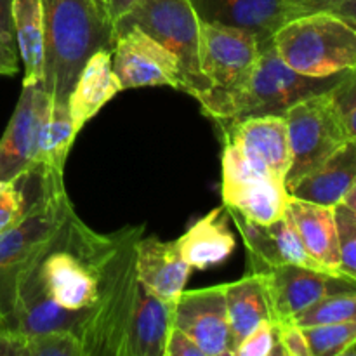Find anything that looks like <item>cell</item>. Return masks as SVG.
I'll use <instances>...</instances> for the list:
<instances>
[{
  "instance_id": "obj_1",
  "label": "cell",
  "mask_w": 356,
  "mask_h": 356,
  "mask_svg": "<svg viewBox=\"0 0 356 356\" xmlns=\"http://www.w3.org/2000/svg\"><path fill=\"white\" fill-rule=\"evenodd\" d=\"M143 232L145 225L97 233L73 211L21 284L37 287L61 308L86 313L79 330L83 356H125L139 284L136 243Z\"/></svg>"
},
{
  "instance_id": "obj_2",
  "label": "cell",
  "mask_w": 356,
  "mask_h": 356,
  "mask_svg": "<svg viewBox=\"0 0 356 356\" xmlns=\"http://www.w3.org/2000/svg\"><path fill=\"white\" fill-rule=\"evenodd\" d=\"M45 30L44 86L52 103H68L94 52L113 49V23L92 0H40Z\"/></svg>"
},
{
  "instance_id": "obj_3",
  "label": "cell",
  "mask_w": 356,
  "mask_h": 356,
  "mask_svg": "<svg viewBox=\"0 0 356 356\" xmlns=\"http://www.w3.org/2000/svg\"><path fill=\"white\" fill-rule=\"evenodd\" d=\"M73 211L63 174L44 169L42 195L19 225L0 235V329L10 330L24 277Z\"/></svg>"
},
{
  "instance_id": "obj_4",
  "label": "cell",
  "mask_w": 356,
  "mask_h": 356,
  "mask_svg": "<svg viewBox=\"0 0 356 356\" xmlns=\"http://www.w3.org/2000/svg\"><path fill=\"white\" fill-rule=\"evenodd\" d=\"M285 65L308 76H334L356 66V30L332 13L291 19L271 37Z\"/></svg>"
},
{
  "instance_id": "obj_5",
  "label": "cell",
  "mask_w": 356,
  "mask_h": 356,
  "mask_svg": "<svg viewBox=\"0 0 356 356\" xmlns=\"http://www.w3.org/2000/svg\"><path fill=\"white\" fill-rule=\"evenodd\" d=\"M131 26L148 33L176 56L184 76V92L197 101L209 92L200 70V19L190 0H136L113 21V38Z\"/></svg>"
},
{
  "instance_id": "obj_6",
  "label": "cell",
  "mask_w": 356,
  "mask_h": 356,
  "mask_svg": "<svg viewBox=\"0 0 356 356\" xmlns=\"http://www.w3.org/2000/svg\"><path fill=\"white\" fill-rule=\"evenodd\" d=\"M341 75L316 79L296 72L285 65L270 38L261 44V56L249 82L229 101L228 106L214 122L218 124V122L240 120V118L259 117V115L284 117L292 104L332 89Z\"/></svg>"
},
{
  "instance_id": "obj_7",
  "label": "cell",
  "mask_w": 356,
  "mask_h": 356,
  "mask_svg": "<svg viewBox=\"0 0 356 356\" xmlns=\"http://www.w3.org/2000/svg\"><path fill=\"white\" fill-rule=\"evenodd\" d=\"M259 56L261 42L250 31L200 21V70L209 83V92L198 99L204 115L219 118L249 82Z\"/></svg>"
},
{
  "instance_id": "obj_8",
  "label": "cell",
  "mask_w": 356,
  "mask_h": 356,
  "mask_svg": "<svg viewBox=\"0 0 356 356\" xmlns=\"http://www.w3.org/2000/svg\"><path fill=\"white\" fill-rule=\"evenodd\" d=\"M284 117L287 120L292 155L291 169L285 177L289 190L301 177L322 165L350 138L341 124L329 90L292 104Z\"/></svg>"
},
{
  "instance_id": "obj_9",
  "label": "cell",
  "mask_w": 356,
  "mask_h": 356,
  "mask_svg": "<svg viewBox=\"0 0 356 356\" xmlns=\"http://www.w3.org/2000/svg\"><path fill=\"white\" fill-rule=\"evenodd\" d=\"M222 204L259 225L284 218L291 200L287 186L256 172L232 141L222 139Z\"/></svg>"
},
{
  "instance_id": "obj_10",
  "label": "cell",
  "mask_w": 356,
  "mask_h": 356,
  "mask_svg": "<svg viewBox=\"0 0 356 356\" xmlns=\"http://www.w3.org/2000/svg\"><path fill=\"white\" fill-rule=\"evenodd\" d=\"M51 104L44 82L23 86L13 117L0 138V181H14L40 165L42 138Z\"/></svg>"
},
{
  "instance_id": "obj_11",
  "label": "cell",
  "mask_w": 356,
  "mask_h": 356,
  "mask_svg": "<svg viewBox=\"0 0 356 356\" xmlns=\"http://www.w3.org/2000/svg\"><path fill=\"white\" fill-rule=\"evenodd\" d=\"M111 66L122 90L167 86L184 92V76L176 56L136 26L115 35Z\"/></svg>"
},
{
  "instance_id": "obj_12",
  "label": "cell",
  "mask_w": 356,
  "mask_h": 356,
  "mask_svg": "<svg viewBox=\"0 0 356 356\" xmlns=\"http://www.w3.org/2000/svg\"><path fill=\"white\" fill-rule=\"evenodd\" d=\"M270 298L271 322H292L296 316L327 296L356 292V282L341 273L282 264L264 273Z\"/></svg>"
},
{
  "instance_id": "obj_13",
  "label": "cell",
  "mask_w": 356,
  "mask_h": 356,
  "mask_svg": "<svg viewBox=\"0 0 356 356\" xmlns=\"http://www.w3.org/2000/svg\"><path fill=\"white\" fill-rule=\"evenodd\" d=\"M222 139L232 141L256 172L285 184L291 169L287 120L282 115H259L218 122Z\"/></svg>"
},
{
  "instance_id": "obj_14",
  "label": "cell",
  "mask_w": 356,
  "mask_h": 356,
  "mask_svg": "<svg viewBox=\"0 0 356 356\" xmlns=\"http://www.w3.org/2000/svg\"><path fill=\"white\" fill-rule=\"evenodd\" d=\"M174 327L198 344L205 356H233L225 285L183 291L174 309Z\"/></svg>"
},
{
  "instance_id": "obj_15",
  "label": "cell",
  "mask_w": 356,
  "mask_h": 356,
  "mask_svg": "<svg viewBox=\"0 0 356 356\" xmlns=\"http://www.w3.org/2000/svg\"><path fill=\"white\" fill-rule=\"evenodd\" d=\"M198 19L204 23L247 30L257 40H270L275 31L294 17H299L287 0H190Z\"/></svg>"
},
{
  "instance_id": "obj_16",
  "label": "cell",
  "mask_w": 356,
  "mask_h": 356,
  "mask_svg": "<svg viewBox=\"0 0 356 356\" xmlns=\"http://www.w3.org/2000/svg\"><path fill=\"white\" fill-rule=\"evenodd\" d=\"M138 282L152 294L176 302L186 287L191 266L183 259L177 240L163 242L159 236H141L136 243Z\"/></svg>"
},
{
  "instance_id": "obj_17",
  "label": "cell",
  "mask_w": 356,
  "mask_h": 356,
  "mask_svg": "<svg viewBox=\"0 0 356 356\" xmlns=\"http://www.w3.org/2000/svg\"><path fill=\"white\" fill-rule=\"evenodd\" d=\"M356 179V139H348L322 165L289 188L291 198L336 207Z\"/></svg>"
},
{
  "instance_id": "obj_18",
  "label": "cell",
  "mask_w": 356,
  "mask_h": 356,
  "mask_svg": "<svg viewBox=\"0 0 356 356\" xmlns=\"http://www.w3.org/2000/svg\"><path fill=\"white\" fill-rule=\"evenodd\" d=\"M174 309L176 302L165 301L138 284L125 356H165Z\"/></svg>"
},
{
  "instance_id": "obj_19",
  "label": "cell",
  "mask_w": 356,
  "mask_h": 356,
  "mask_svg": "<svg viewBox=\"0 0 356 356\" xmlns=\"http://www.w3.org/2000/svg\"><path fill=\"white\" fill-rule=\"evenodd\" d=\"M120 90L122 86L111 66L110 49L94 52L80 70L68 97V108L75 127L82 131L83 125L92 120L101 108Z\"/></svg>"
},
{
  "instance_id": "obj_20",
  "label": "cell",
  "mask_w": 356,
  "mask_h": 356,
  "mask_svg": "<svg viewBox=\"0 0 356 356\" xmlns=\"http://www.w3.org/2000/svg\"><path fill=\"white\" fill-rule=\"evenodd\" d=\"M287 214L291 216L309 256L325 270L341 273L336 207L291 198Z\"/></svg>"
},
{
  "instance_id": "obj_21",
  "label": "cell",
  "mask_w": 356,
  "mask_h": 356,
  "mask_svg": "<svg viewBox=\"0 0 356 356\" xmlns=\"http://www.w3.org/2000/svg\"><path fill=\"white\" fill-rule=\"evenodd\" d=\"M228 221V211L221 204L177 238L181 256L191 270L218 266L232 256L236 242Z\"/></svg>"
},
{
  "instance_id": "obj_22",
  "label": "cell",
  "mask_w": 356,
  "mask_h": 356,
  "mask_svg": "<svg viewBox=\"0 0 356 356\" xmlns=\"http://www.w3.org/2000/svg\"><path fill=\"white\" fill-rule=\"evenodd\" d=\"M225 296L233 351H235L247 334L252 332L264 320H271L270 298H268L264 275L247 273L233 284H225Z\"/></svg>"
},
{
  "instance_id": "obj_23",
  "label": "cell",
  "mask_w": 356,
  "mask_h": 356,
  "mask_svg": "<svg viewBox=\"0 0 356 356\" xmlns=\"http://www.w3.org/2000/svg\"><path fill=\"white\" fill-rule=\"evenodd\" d=\"M14 33L23 63V86L44 82L45 30L40 0H16Z\"/></svg>"
},
{
  "instance_id": "obj_24",
  "label": "cell",
  "mask_w": 356,
  "mask_h": 356,
  "mask_svg": "<svg viewBox=\"0 0 356 356\" xmlns=\"http://www.w3.org/2000/svg\"><path fill=\"white\" fill-rule=\"evenodd\" d=\"M44 191V169L37 165L14 181H0V235L26 218Z\"/></svg>"
},
{
  "instance_id": "obj_25",
  "label": "cell",
  "mask_w": 356,
  "mask_h": 356,
  "mask_svg": "<svg viewBox=\"0 0 356 356\" xmlns=\"http://www.w3.org/2000/svg\"><path fill=\"white\" fill-rule=\"evenodd\" d=\"M79 132L73 124L68 103H52L42 138L40 165L45 170L65 174L66 160Z\"/></svg>"
},
{
  "instance_id": "obj_26",
  "label": "cell",
  "mask_w": 356,
  "mask_h": 356,
  "mask_svg": "<svg viewBox=\"0 0 356 356\" xmlns=\"http://www.w3.org/2000/svg\"><path fill=\"white\" fill-rule=\"evenodd\" d=\"M312 356L351 355L356 348V320L302 327Z\"/></svg>"
},
{
  "instance_id": "obj_27",
  "label": "cell",
  "mask_w": 356,
  "mask_h": 356,
  "mask_svg": "<svg viewBox=\"0 0 356 356\" xmlns=\"http://www.w3.org/2000/svg\"><path fill=\"white\" fill-rule=\"evenodd\" d=\"M350 320H356V292L327 296L299 313L292 322L299 327H313Z\"/></svg>"
},
{
  "instance_id": "obj_28",
  "label": "cell",
  "mask_w": 356,
  "mask_h": 356,
  "mask_svg": "<svg viewBox=\"0 0 356 356\" xmlns=\"http://www.w3.org/2000/svg\"><path fill=\"white\" fill-rule=\"evenodd\" d=\"M26 356H83V350L70 330H51L26 337Z\"/></svg>"
},
{
  "instance_id": "obj_29",
  "label": "cell",
  "mask_w": 356,
  "mask_h": 356,
  "mask_svg": "<svg viewBox=\"0 0 356 356\" xmlns=\"http://www.w3.org/2000/svg\"><path fill=\"white\" fill-rule=\"evenodd\" d=\"M339 235V271L356 282V212L344 204L336 205Z\"/></svg>"
},
{
  "instance_id": "obj_30",
  "label": "cell",
  "mask_w": 356,
  "mask_h": 356,
  "mask_svg": "<svg viewBox=\"0 0 356 356\" xmlns=\"http://www.w3.org/2000/svg\"><path fill=\"white\" fill-rule=\"evenodd\" d=\"M329 94L348 138L356 139V66L341 75Z\"/></svg>"
},
{
  "instance_id": "obj_31",
  "label": "cell",
  "mask_w": 356,
  "mask_h": 356,
  "mask_svg": "<svg viewBox=\"0 0 356 356\" xmlns=\"http://www.w3.org/2000/svg\"><path fill=\"white\" fill-rule=\"evenodd\" d=\"M273 325L275 336H277L273 355L312 356L302 327L296 325L294 322H277Z\"/></svg>"
},
{
  "instance_id": "obj_32",
  "label": "cell",
  "mask_w": 356,
  "mask_h": 356,
  "mask_svg": "<svg viewBox=\"0 0 356 356\" xmlns=\"http://www.w3.org/2000/svg\"><path fill=\"white\" fill-rule=\"evenodd\" d=\"M277 336L271 320H264L236 346L235 356H273Z\"/></svg>"
},
{
  "instance_id": "obj_33",
  "label": "cell",
  "mask_w": 356,
  "mask_h": 356,
  "mask_svg": "<svg viewBox=\"0 0 356 356\" xmlns=\"http://www.w3.org/2000/svg\"><path fill=\"white\" fill-rule=\"evenodd\" d=\"M19 72V52L16 37L0 31V75H16Z\"/></svg>"
},
{
  "instance_id": "obj_34",
  "label": "cell",
  "mask_w": 356,
  "mask_h": 356,
  "mask_svg": "<svg viewBox=\"0 0 356 356\" xmlns=\"http://www.w3.org/2000/svg\"><path fill=\"white\" fill-rule=\"evenodd\" d=\"M165 356H205V355L190 336H186L183 330L176 329V327L172 325V330H170L169 334V341H167Z\"/></svg>"
},
{
  "instance_id": "obj_35",
  "label": "cell",
  "mask_w": 356,
  "mask_h": 356,
  "mask_svg": "<svg viewBox=\"0 0 356 356\" xmlns=\"http://www.w3.org/2000/svg\"><path fill=\"white\" fill-rule=\"evenodd\" d=\"M323 10L336 14L356 30V0H332Z\"/></svg>"
},
{
  "instance_id": "obj_36",
  "label": "cell",
  "mask_w": 356,
  "mask_h": 356,
  "mask_svg": "<svg viewBox=\"0 0 356 356\" xmlns=\"http://www.w3.org/2000/svg\"><path fill=\"white\" fill-rule=\"evenodd\" d=\"M14 7L16 0H0V31L14 35Z\"/></svg>"
},
{
  "instance_id": "obj_37",
  "label": "cell",
  "mask_w": 356,
  "mask_h": 356,
  "mask_svg": "<svg viewBox=\"0 0 356 356\" xmlns=\"http://www.w3.org/2000/svg\"><path fill=\"white\" fill-rule=\"evenodd\" d=\"M287 2L292 3L301 16H305V14L320 13V10L325 9L327 3L332 2V0H287Z\"/></svg>"
},
{
  "instance_id": "obj_38",
  "label": "cell",
  "mask_w": 356,
  "mask_h": 356,
  "mask_svg": "<svg viewBox=\"0 0 356 356\" xmlns=\"http://www.w3.org/2000/svg\"><path fill=\"white\" fill-rule=\"evenodd\" d=\"M136 0H108V10H110V19L113 23L115 19L122 16V14L127 13L132 6H134Z\"/></svg>"
},
{
  "instance_id": "obj_39",
  "label": "cell",
  "mask_w": 356,
  "mask_h": 356,
  "mask_svg": "<svg viewBox=\"0 0 356 356\" xmlns=\"http://www.w3.org/2000/svg\"><path fill=\"white\" fill-rule=\"evenodd\" d=\"M341 204H344L348 209H351V211L356 212V179H355V183L351 184L350 190H348V193L344 195V198Z\"/></svg>"
},
{
  "instance_id": "obj_40",
  "label": "cell",
  "mask_w": 356,
  "mask_h": 356,
  "mask_svg": "<svg viewBox=\"0 0 356 356\" xmlns=\"http://www.w3.org/2000/svg\"><path fill=\"white\" fill-rule=\"evenodd\" d=\"M92 2H94V6H96L97 9H99V13H103L104 16H106L108 19H110V10H108V0H92Z\"/></svg>"
}]
</instances>
